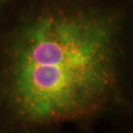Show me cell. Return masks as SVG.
I'll return each mask as SVG.
<instances>
[{
	"label": "cell",
	"mask_w": 133,
	"mask_h": 133,
	"mask_svg": "<svg viewBox=\"0 0 133 133\" xmlns=\"http://www.w3.org/2000/svg\"><path fill=\"white\" fill-rule=\"evenodd\" d=\"M133 0H10L0 14V133H55L130 105Z\"/></svg>",
	"instance_id": "obj_1"
},
{
	"label": "cell",
	"mask_w": 133,
	"mask_h": 133,
	"mask_svg": "<svg viewBox=\"0 0 133 133\" xmlns=\"http://www.w3.org/2000/svg\"><path fill=\"white\" fill-rule=\"evenodd\" d=\"M55 133H56V132H55Z\"/></svg>",
	"instance_id": "obj_3"
},
{
	"label": "cell",
	"mask_w": 133,
	"mask_h": 133,
	"mask_svg": "<svg viewBox=\"0 0 133 133\" xmlns=\"http://www.w3.org/2000/svg\"><path fill=\"white\" fill-rule=\"evenodd\" d=\"M10 1V0H0V14L5 9V7L7 6V4H9Z\"/></svg>",
	"instance_id": "obj_2"
}]
</instances>
